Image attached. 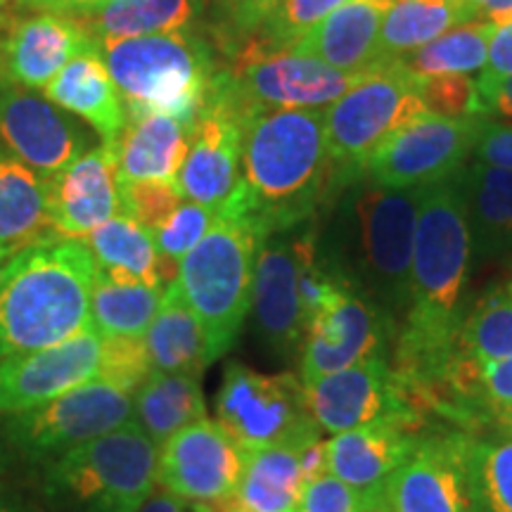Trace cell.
Instances as JSON below:
<instances>
[{"instance_id": "6da1fadb", "label": "cell", "mask_w": 512, "mask_h": 512, "mask_svg": "<svg viewBox=\"0 0 512 512\" xmlns=\"http://www.w3.org/2000/svg\"><path fill=\"white\" fill-rule=\"evenodd\" d=\"M240 159L242 190L223 211L247 216L264 240L309 219L337 171L323 110L245 114Z\"/></svg>"}, {"instance_id": "7a4b0ae2", "label": "cell", "mask_w": 512, "mask_h": 512, "mask_svg": "<svg viewBox=\"0 0 512 512\" xmlns=\"http://www.w3.org/2000/svg\"><path fill=\"white\" fill-rule=\"evenodd\" d=\"M98 266L83 240L22 249L0 271V361L55 347L91 328Z\"/></svg>"}, {"instance_id": "3957f363", "label": "cell", "mask_w": 512, "mask_h": 512, "mask_svg": "<svg viewBox=\"0 0 512 512\" xmlns=\"http://www.w3.org/2000/svg\"><path fill=\"white\" fill-rule=\"evenodd\" d=\"M159 446L136 422L38 467L41 494L62 512H138L157 486Z\"/></svg>"}, {"instance_id": "277c9868", "label": "cell", "mask_w": 512, "mask_h": 512, "mask_svg": "<svg viewBox=\"0 0 512 512\" xmlns=\"http://www.w3.org/2000/svg\"><path fill=\"white\" fill-rule=\"evenodd\" d=\"M126 110L159 112L195 126L214 81L207 43L188 31L98 43Z\"/></svg>"}, {"instance_id": "5b68a950", "label": "cell", "mask_w": 512, "mask_h": 512, "mask_svg": "<svg viewBox=\"0 0 512 512\" xmlns=\"http://www.w3.org/2000/svg\"><path fill=\"white\" fill-rule=\"evenodd\" d=\"M261 233L247 216L221 211L207 235L183 256L174 283L223 356L252 311Z\"/></svg>"}, {"instance_id": "8992f818", "label": "cell", "mask_w": 512, "mask_h": 512, "mask_svg": "<svg viewBox=\"0 0 512 512\" xmlns=\"http://www.w3.org/2000/svg\"><path fill=\"white\" fill-rule=\"evenodd\" d=\"M131 420L133 394L91 380L43 406L0 418V453L10 463L43 467Z\"/></svg>"}, {"instance_id": "52a82bcc", "label": "cell", "mask_w": 512, "mask_h": 512, "mask_svg": "<svg viewBox=\"0 0 512 512\" xmlns=\"http://www.w3.org/2000/svg\"><path fill=\"white\" fill-rule=\"evenodd\" d=\"M422 79L401 62L384 64L323 107L332 162L342 171L366 169L392 133L427 112Z\"/></svg>"}, {"instance_id": "ba28073f", "label": "cell", "mask_w": 512, "mask_h": 512, "mask_svg": "<svg viewBox=\"0 0 512 512\" xmlns=\"http://www.w3.org/2000/svg\"><path fill=\"white\" fill-rule=\"evenodd\" d=\"M219 79L240 117L252 110H323L370 74H347L294 50L245 43ZM375 72V69H373Z\"/></svg>"}, {"instance_id": "9c48e42d", "label": "cell", "mask_w": 512, "mask_h": 512, "mask_svg": "<svg viewBox=\"0 0 512 512\" xmlns=\"http://www.w3.org/2000/svg\"><path fill=\"white\" fill-rule=\"evenodd\" d=\"M216 418L245 453L323 432L311 418L302 377L266 375L238 361L223 370Z\"/></svg>"}, {"instance_id": "30bf717a", "label": "cell", "mask_w": 512, "mask_h": 512, "mask_svg": "<svg viewBox=\"0 0 512 512\" xmlns=\"http://www.w3.org/2000/svg\"><path fill=\"white\" fill-rule=\"evenodd\" d=\"M422 188L370 185L354 204L361 271L373 290L392 306L408 304L415 226Z\"/></svg>"}, {"instance_id": "8fae6325", "label": "cell", "mask_w": 512, "mask_h": 512, "mask_svg": "<svg viewBox=\"0 0 512 512\" xmlns=\"http://www.w3.org/2000/svg\"><path fill=\"white\" fill-rule=\"evenodd\" d=\"M311 418L328 434L356 430L382 420L420 427V413L387 356H373L339 373L304 382Z\"/></svg>"}, {"instance_id": "7c38bea8", "label": "cell", "mask_w": 512, "mask_h": 512, "mask_svg": "<svg viewBox=\"0 0 512 512\" xmlns=\"http://www.w3.org/2000/svg\"><path fill=\"white\" fill-rule=\"evenodd\" d=\"M482 117L448 119L425 112L392 133L370 157L368 174L384 188H427L456 176L472 155Z\"/></svg>"}, {"instance_id": "4fadbf2b", "label": "cell", "mask_w": 512, "mask_h": 512, "mask_svg": "<svg viewBox=\"0 0 512 512\" xmlns=\"http://www.w3.org/2000/svg\"><path fill=\"white\" fill-rule=\"evenodd\" d=\"M242 117L214 74L204 107L192 126L190 147L178 174L183 200L223 211L242 190Z\"/></svg>"}, {"instance_id": "5bb4252c", "label": "cell", "mask_w": 512, "mask_h": 512, "mask_svg": "<svg viewBox=\"0 0 512 512\" xmlns=\"http://www.w3.org/2000/svg\"><path fill=\"white\" fill-rule=\"evenodd\" d=\"M394 512H477L470 479V437L420 434L384 484Z\"/></svg>"}, {"instance_id": "9a60e30c", "label": "cell", "mask_w": 512, "mask_h": 512, "mask_svg": "<svg viewBox=\"0 0 512 512\" xmlns=\"http://www.w3.org/2000/svg\"><path fill=\"white\" fill-rule=\"evenodd\" d=\"M247 453L216 420L204 418L159 446L157 484L190 503H221L235 496Z\"/></svg>"}, {"instance_id": "2e32d148", "label": "cell", "mask_w": 512, "mask_h": 512, "mask_svg": "<svg viewBox=\"0 0 512 512\" xmlns=\"http://www.w3.org/2000/svg\"><path fill=\"white\" fill-rule=\"evenodd\" d=\"M0 138L43 181L91 150V133L46 95L0 79Z\"/></svg>"}, {"instance_id": "e0dca14e", "label": "cell", "mask_w": 512, "mask_h": 512, "mask_svg": "<svg viewBox=\"0 0 512 512\" xmlns=\"http://www.w3.org/2000/svg\"><path fill=\"white\" fill-rule=\"evenodd\" d=\"M102 335L86 328L55 347L0 361V418L57 399L98 377Z\"/></svg>"}, {"instance_id": "ac0fdd59", "label": "cell", "mask_w": 512, "mask_h": 512, "mask_svg": "<svg viewBox=\"0 0 512 512\" xmlns=\"http://www.w3.org/2000/svg\"><path fill=\"white\" fill-rule=\"evenodd\" d=\"M387 330L389 323L382 318L380 306L351 287L325 306L306 328L302 382H313L384 354Z\"/></svg>"}, {"instance_id": "d6986e66", "label": "cell", "mask_w": 512, "mask_h": 512, "mask_svg": "<svg viewBox=\"0 0 512 512\" xmlns=\"http://www.w3.org/2000/svg\"><path fill=\"white\" fill-rule=\"evenodd\" d=\"M46 183L57 238L83 240L121 211L114 145L91 147Z\"/></svg>"}, {"instance_id": "ffe728a7", "label": "cell", "mask_w": 512, "mask_h": 512, "mask_svg": "<svg viewBox=\"0 0 512 512\" xmlns=\"http://www.w3.org/2000/svg\"><path fill=\"white\" fill-rule=\"evenodd\" d=\"M91 43L95 41L74 17L53 12L19 17L0 41V76L29 91L46 88Z\"/></svg>"}, {"instance_id": "44dd1931", "label": "cell", "mask_w": 512, "mask_h": 512, "mask_svg": "<svg viewBox=\"0 0 512 512\" xmlns=\"http://www.w3.org/2000/svg\"><path fill=\"white\" fill-rule=\"evenodd\" d=\"M252 311L268 347L290 354L302 347L306 320L299 297L297 240L266 238L256 252Z\"/></svg>"}, {"instance_id": "7402d4cb", "label": "cell", "mask_w": 512, "mask_h": 512, "mask_svg": "<svg viewBox=\"0 0 512 512\" xmlns=\"http://www.w3.org/2000/svg\"><path fill=\"white\" fill-rule=\"evenodd\" d=\"M420 432L401 420H382L328 439V472L363 496L382 494L384 484L413 451Z\"/></svg>"}, {"instance_id": "603a6c76", "label": "cell", "mask_w": 512, "mask_h": 512, "mask_svg": "<svg viewBox=\"0 0 512 512\" xmlns=\"http://www.w3.org/2000/svg\"><path fill=\"white\" fill-rule=\"evenodd\" d=\"M394 0H349L316 24L290 50L325 62L347 74H368L380 67L382 22Z\"/></svg>"}, {"instance_id": "cb8c5ba5", "label": "cell", "mask_w": 512, "mask_h": 512, "mask_svg": "<svg viewBox=\"0 0 512 512\" xmlns=\"http://www.w3.org/2000/svg\"><path fill=\"white\" fill-rule=\"evenodd\" d=\"M43 91L57 107L88 121L102 143L117 145L126 124V107L98 43L72 57Z\"/></svg>"}, {"instance_id": "d4e9b609", "label": "cell", "mask_w": 512, "mask_h": 512, "mask_svg": "<svg viewBox=\"0 0 512 512\" xmlns=\"http://www.w3.org/2000/svg\"><path fill=\"white\" fill-rule=\"evenodd\" d=\"M192 126L159 112L126 110L124 131L114 145L119 181L176 183L190 147Z\"/></svg>"}, {"instance_id": "484cf974", "label": "cell", "mask_w": 512, "mask_h": 512, "mask_svg": "<svg viewBox=\"0 0 512 512\" xmlns=\"http://www.w3.org/2000/svg\"><path fill=\"white\" fill-rule=\"evenodd\" d=\"M143 339L152 373L200 377L221 356L176 283L164 287L162 306Z\"/></svg>"}, {"instance_id": "4316f807", "label": "cell", "mask_w": 512, "mask_h": 512, "mask_svg": "<svg viewBox=\"0 0 512 512\" xmlns=\"http://www.w3.org/2000/svg\"><path fill=\"white\" fill-rule=\"evenodd\" d=\"M83 242L91 249L98 273L114 283L166 287L176 280L178 266L166 264L150 230L124 211L95 228Z\"/></svg>"}, {"instance_id": "83f0119b", "label": "cell", "mask_w": 512, "mask_h": 512, "mask_svg": "<svg viewBox=\"0 0 512 512\" xmlns=\"http://www.w3.org/2000/svg\"><path fill=\"white\" fill-rule=\"evenodd\" d=\"M55 238L48 183L0 143V247L17 254Z\"/></svg>"}, {"instance_id": "f1b7e54d", "label": "cell", "mask_w": 512, "mask_h": 512, "mask_svg": "<svg viewBox=\"0 0 512 512\" xmlns=\"http://www.w3.org/2000/svg\"><path fill=\"white\" fill-rule=\"evenodd\" d=\"M316 437L320 432L247 453L245 472L235 491L242 508L247 512H297L306 486L299 467V448Z\"/></svg>"}, {"instance_id": "f546056e", "label": "cell", "mask_w": 512, "mask_h": 512, "mask_svg": "<svg viewBox=\"0 0 512 512\" xmlns=\"http://www.w3.org/2000/svg\"><path fill=\"white\" fill-rule=\"evenodd\" d=\"M204 418L207 401L200 377L152 373L133 392V422L157 446Z\"/></svg>"}, {"instance_id": "4dcf8cb0", "label": "cell", "mask_w": 512, "mask_h": 512, "mask_svg": "<svg viewBox=\"0 0 512 512\" xmlns=\"http://www.w3.org/2000/svg\"><path fill=\"white\" fill-rule=\"evenodd\" d=\"M202 0H107L98 10L76 17L95 43L114 38L188 31Z\"/></svg>"}, {"instance_id": "1f68e13d", "label": "cell", "mask_w": 512, "mask_h": 512, "mask_svg": "<svg viewBox=\"0 0 512 512\" xmlns=\"http://www.w3.org/2000/svg\"><path fill=\"white\" fill-rule=\"evenodd\" d=\"M467 200L472 247L494 254L512 245V169L472 164L458 171Z\"/></svg>"}, {"instance_id": "d6a6232c", "label": "cell", "mask_w": 512, "mask_h": 512, "mask_svg": "<svg viewBox=\"0 0 512 512\" xmlns=\"http://www.w3.org/2000/svg\"><path fill=\"white\" fill-rule=\"evenodd\" d=\"M472 22L460 0H394L382 22L377 62H399L446 31Z\"/></svg>"}, {"instance_id": "836d02e7", "label": "cell", "mask_w": 512, "mask_h": 512, "mask_svg": "<svg viewBox=\"0 0 512 512\" xmlns=\"http://www.w3.org/2000/svg\"><path fill=\"white\" fill-rule=\"evenodd\" d=\"M456 354L479 368L512 358V283L486 292L460 320Z\"/></svg>"}, {"instance_id": "e575fe53", "label": "cell", "mask_w": 512, "mask_h": 512, "mask_svg": "<svg viewBox=\"0 0 512 512\" xmlns=\"http://www.w3.org/2000/svg\"><path fill=\"white\" fill-rule=\"evenodd\" d=\"M162 297L164 287L114 283L98 273L91 297V325L102 337H145Z\"/></svg>"}, {"instance_id": "d590c367", "label": "cell", "mask_w": 512, "mask_h": 512, "mask_svg": "<svg viewBox=\"0 0 512 512\" xmlns=\"http://www.w3.org/2000/svg\"><path fill=\"white\" fill-rule=\"evenodd\" d=\"M494 29V24L482 22V19L460 24V27L434 38L427 46L403 55L399 62L406 69H411L418 79L448 74L470 76L482 72Z\"/></svg>"}, {"instance_id": "8d00e7d4", "label": "cell", "mask_w": 512, "mask_h": 512, "mask_svg": "<svg viewBox=\"0 0 512 512\" xmlns=\"http://www.w3.org/2000/svg\"><path fill=\"white\" fill-rule=\"evenodd\" d=\"M470 479L477 512H512V430L501 439H470Z\"/></svg>"}, {"instance_id": "74e56055", "label": "cell", "mask_w": 512, "mask_h": 512, "mask_svg": "<svg viewBox=\"0 0 512 512\" xmlns=\"http://www.w3.org/2000/svg\"><path fill=\"white\" fill-rule=\"evenodd\" d=\"M344 3L349 0H278L261 29L247 38V43H256L266 50H290Z\"/></svg>"}, {"instance_id": "f35d334b", "label": "cell", "mask_w": 512, "mask_h": 512, "mask_svg": "<svg viewBox=\"0 0 512 512\" xmlns=\"http://www.w3.org/2000/svg\"><path fill=\"white\" fill-rule=\"evenodd\" d=\"M214 219L216 211L202 207V204L183 200L155 230H152V238H155L159 256L171 266L181 264L183 256L207 235V230L211 228Z\"/></svg>"}, {"instance_id": "ab89813d", "label": "cell", "mask_w": 512, "mask_h": 512, "mask_svg": "<svg viewBox=\"0 0 512 512\" xmlns=\"http://www.w3.org/2000/svg\"><path fill=\"white\" fill-rule=\"evenodd\" d=\"M150 375L152 363L143 337H102L100 370L95 380L110 382L133 394Z\"/></svg>"}, {"instance_id": "60d3db41", "label": "cell", "mask_w": 512, "mask_h": 512, "mask_svg": "<svg viewBox=\"0 0 512 512\" xmlns=\"http://www.w3.org/2000/svg\"><path fill=\"white\" fill-rule=\"evenodd\" d=\"M119 202L124 214L152 233L183 202V195L178 190V183L119 181Z\"/></svg>"}, {"instance_id": "b9f144b4", "label": "cell", "mask_w": 512, "mask_h": 512, "mask_svg": "<svg viewBox=\"0 0 512 512\" xmlns=\"http://www.w3.org/2000/svg\"><path fill=\"white\" fill-rule=\"evenodd\" d=\"M420 91L427 112L448 119L479 117V91L472 76H432V79H422Z\"/></svg>"}, {"instance_id": "7bdbcfd3", "label": "cell", "mask_w": 512, "mask_h": 512, "mask_svg": "<svg viewBox=\"0 0 512 512\" xmlns=\"http://www.w3.org/2000/svg\"><path fill=\"white\" fill-rule=\"evenodd\" d=\"M363 505L366 496L328 472L304 486L297 512H363Z\"/></svg>"}, {"instance_id": "ee69618b", "label": "cell", "mask_w": 512, "mask_h": 512, "mask_svg": "<svg viewBox=\"0 0 512 512\" xmlns=\"http://www.w3.org/2000/svg\"><path fill=\"white\" fill-rule=\"evenodd\" d=\"M475 403H482L486 411L498 415V420L512 413V358L479 368Z\"/></svg>"}, {"instance_id": "f6af8a7d", "label": "cell", "mask_w": 512, "mask_h": 512, "mask_svg": "<svg viewBox=\"0 0 512 512\" xmlns=\"http://www.w3.org/2000/svg\"><path fill=\"white\" fill-rule=\"evenodd\" d=\"M475 155L482 164L498 166V169H512V124H498V121H479Z\"/></svg>"}, {"instance_id": "bcb514c9", "label": "cell", "mask_w": 512, "mask_h": 512, "mask_svg": "<svg viewBox=\"0 0 512 512\" xmlns=\"http://www.w3.org/2000/svg\"><path fill=\"white\" fill-rule=\"evenodd\" d=\"M512 76V22L496 27L489 41V55L479 81H498Z\"/></svg>"}, {"instance_id": "7dc6e473", "label": "cell", "mask_w": 512, "mask_h": 512, "mask_svg": "<svg viewBox=\"0 0 512 512\" xmlns=\"http://www.w3.org/2000/svg\"><path fill=\"white\" fill-rule=\"evenodd\" d=\"M479 117L512 124V76L498 81H477Z\"/></svg>"}, {"instance_id": "c3c4849f", "label": "cell", "mask_w": 512, "mask_h": 512, "mask_svg": "<svg viewBox=\"0 0 512 512\" xmlns=\"http://www.w3.org/2000/svg\"><path fill=\"white\" fill-rule=\"evenodd\" d=\"M278 0H228V17L238 34L252 38L266 17L271 15Z\"/></svg>"}, {"instance_id": "681fc988", "label": "cell", "mask_w": 512, "mask_h": 512, "mask_svg": "<svg viewBox=\"0 0 512 512\" xmlns=\"http://www.w3.org/2000/svg\"><path fill=\"white\" fill-rule=\"evenodd\" d=\"M22 8H29L34 12H53V15L64 17H81L86 12L98 10L107 0H17Z\"/></svg>"}, {"instance_id": "f907efd6", "label": "cell", "mask_w": 512, "mask_h": 512, "mask_svg": "<svg viewBox=\"0 0 512 512\" xmlns=\"http://www.w3.org/2000/svg\"><path fill=\"white\" fill-rule=\"evenodd\" d=\"M138 512H197V508L195 503L183 501V498L169 494V491L155 489Z\"/></svg>"}, {"instance_id": "816d5d0a", "label": "cell", "mask_w": 512, "mask_h": 512, "mask_svg": "<svg viewBox=\"0 0 512 512\" xmlns=\"http://www.w3.org/2000/svg\"><path fill=\"white\" fill-rule=\"evenodd\" d=\"M479 17H482V22L494 24V27H503V24L512 22V0H491Z\"/></svg>"}, {"instance_id": "f5cc1de1", "label": "cell", "mask_w": 512, "mask_h": 512, "mask_svg": "<svg viewBox=\"0 0 512 512\" xmlns=\"http://www.w3.org/2000/svg\"><path fill=\"white\" fill-rule=\"evenodd\" d=\"M0 512H36V510L31 508L22 496H17L15 491L0 489Z\"/></svg>"}, {"instance_id": "db71d44e", "label": "cell", "mask_w": 512, "mask_h": 512, "mask_svg": "<svg viewBox=\"0 0 512 512\" xmlns=\"http://www.w3.org/2000/svg\"><path fill=\"white\" fill-rule=\"evenodd\" d=\"M197 512H247L242 505L238 503V498H228V501L221 503H195Z\"/></svg>"}, {"instance_id": "11a10c76", "label": "cell", "mask_w": 512, "mask_h": 512, "mask_svg": "<svg viewBox=\"0 0 512 512\" xmlns=\"http://www.w3.org/2000/svg\"><path fill=\"white\" fill-rule=\"evenodd\" d=\"M363 512H394L389 508L387 498H384V491L382 494H375V496H368L366 498V505H363Z\"/></svg>"}, {"instance_id": "9f6ffc18", "label": "cell", "mask_w": 512, "mask_h": 512, "mask_svg": "<svg viewBox=\"0 0 512 512\" xmlns=\"http://www.w3.org/2000/svg\"><path fill=\"white\" fill-rule=\"evenodd\" d=\"M491 0H460V5H463L465 8V12H467V17L472 19V22H475V19H479V15H482V12L486 10V5H489Z\"/></svg>"}, {"instance_id": "6f0895ef", "label": "cell", "mask_w": 512, "mask_h": 512, "mask_svg": "<svg viewBox=\"0 0 512 512\" xmlns=\"http://www.w3.org/2000/svg\"><path fill=\"white\" fill-rule=\"evenodd\" d=\"M12 256H15V254L8 252V249H3V247H0V271H3L5 264H8V261L12 259Z\"/></svg>"}, {"instance_id": "680465c9", "label": "cell", "mask_w": 512, "mask_h": 512, "mask_svg": "<svg viewBox=\"0 0 512 512\" xmlns=\"http://www.w3.org/2000/svg\"><path fill=\"white\" fill-rule=\"evenodd\" d=\"M5 5H8V0H0V29H3V24L8 22V19H5Z\"/></svg>"}, {"instance_id": "91938a15", "label": "cell", "mask_w": 512, "mask_h": 512, "mask_svg": "<svg viewBox=\"0 0 512 512\" xmlns=\"http://www.w3.org/2000/svg\"><path fill=\"white\" fill-rule=\"evenodd\" d=\"M501 422H505V425H508V427H510V430H512V413H508V415H505V418H503Z\"/></svg>"}, {"instance_id": "94428289", "label": "cell", "mask_w": 512, "mask_h": 512, "mask_svg": "<svg viewBox=\"0 0 512 512\" xmlns=\"http://www.w3.org/2000/svg\"><path fill=\"white\" fill-rule=\"evenodd\" d=\"M0 79H3V76H0Z\"/></svg>"}]
</instances>
